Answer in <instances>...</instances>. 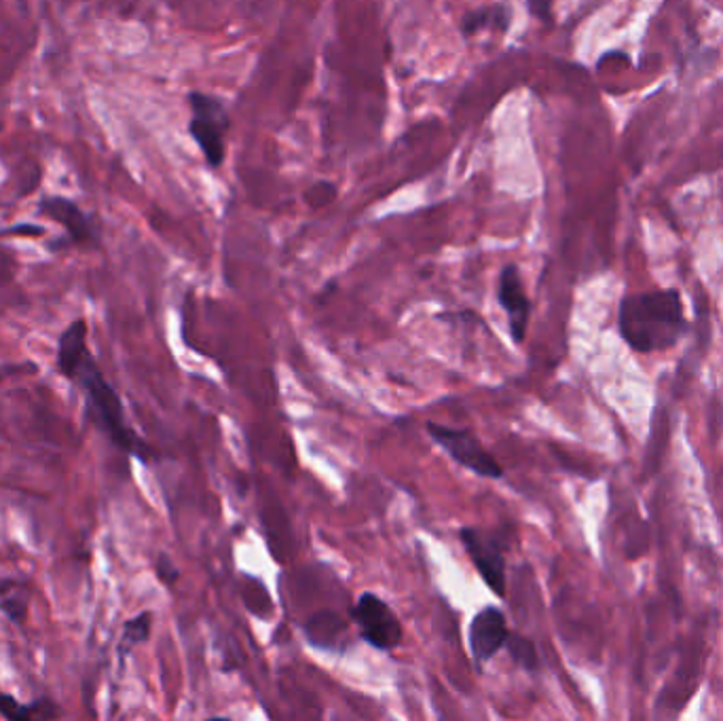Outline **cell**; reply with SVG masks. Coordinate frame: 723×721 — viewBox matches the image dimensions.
Listing matches in <instances>:
<instances>
[{"mask_svg": "<svg viewBox=\"0 0 723 721\" xmlns=\"http://www.w3.org/2000/svg\"><path fill=\"white\" fill-rule=\"evenodd\" d=\"M305 639L311 647L328 652V654H343L347 644V622L333 610L315 612L303 624Z\"/></svg>", "mask_w": 723, "mask_h": 721, "instance_id": "obj_10", "label": "cell"}, {"mask_svg": "<svg viewBox=\"0 0 723 721\" xmlns=\"http://www.w3.org/2000/svg\"><path fill=\"white\" fill-rule=\"evenodd\" d=\"M510 635L506 614L497 605H485L474 614L467 628V644L478 669L492 663Z\"/></svg>", "mask_w": 723, "mask_h": 721, "instance_id": "obj_8", "label": "cell"}, {"mask_svg": "<svg viewBox=\"0 0 723 721\" xmlns=\"http://www.w3.org/2000/svg\"><path fill=\"white\" fill-rule=\"evenodd\" d=\"M188 104H191L188 131L206 157L207 165L220 168L227 155L225 138L231 126L227 108L223 100H218L209 94H202V92H193L188 96Z\"/></svg>", "mask_w": 723, "mask_h": 721, "instance_id": "obj_4", "label": "cell"}, {"mask_svg": "<svg viewBox=\"0 0 723 721\" xmlns=\"http://www.w3.org/2000/svg\"><path fill=\"white\" fill-rule=\"evenodd\" d=\"M460 541L476 567L483 582L497 596H506V546L504 536L493 529L483 527H462Z\"/></svg>", "mask_w": 723, "mask_h": 721, "instance_id": "obj_7", "label": "cell"}, {"mask_svg": "<svg viewBox=\"0 0 723 721\" xmlns=\"http://www.w3.org/2000/svg\"><path fill=\"white\" fill-rule=\"evenodd\" d=\"M34 584L20 575H0V614L15 628H24L30 618Z\"/></svg>", "mask_w": 723, "mask_h": 721, "instance_id": "obj_11", "label": "cell"}, {"mask_svg": "<svg viewBox=\"0 0 723 721\" xmlns=\"http://www.w3.org/2000/svg\"><path fill=\"white\" fill-rule=\"evenodd\" d=\"M352 620L360 631L364 644L379 649V652H393L402 644L404 628L402 622L396 616V612L389 607L388 601L377 593H362L354 607H352Z\"/></svg>", "mask_w": 723, "mask_h": 721, "instance_id": "obj_6", "label": "cell"}, {"mask_svg": "<svg viewBox=\"0 0 723 721\" xmlns=\"http://www.w3.org/2000/svg\"><path fill=\"white\" fill-rule=\"evenodd\" d=\"M34 373H39V364L36 362H4V364H0V384L7 381V379H11V377L34 375Z\"/></svg>", "mask_w": 723, "mask_h": 721, "instance_id": "obj_17", "label": "cell"}, {"mask_svg": "<svg viewBox=\"0 0 723 721\" xmlns=\"http://www.w3.org/2000/svg\"><path fill=\"white\" fill-rule=\"evenodd\" d=\"M512 658V663L517 665L518 669L527 670V672H536L540 669V654H538V647L527 639L525 635L520 633H512L508 635L506 639V645H504Z\"/></svg>", "mask_w": 723, "mask_h": 721, "instance_id": "obj_15", "label": "cell"}, {"mask_svg": "<svg viewBox=\"0 0 723 721\" xmlns=\"http://www.w3.org/2000/svg\"><path fill=\"white\" fill-rule=\"evenodd\" d=\"M64 713L52 696H39L30 702L9 695L0 686V718L7 721H52L60 720Z\"/></svg>", "mask_w": 723, "mask_h": 721, "instance_id": "obj_12", "label": "cell"}, {"mask_svg": "<svg viewBox=\"0 0 723 721\" xmlns=\"http://www.w3.org/2000/svg\"><path fill=\"white\" fill-rule=\"evenodd\" d=\"M55 373L77 387L83 396V417L123 455L140 464L159 460L155 449L142 439L130 421L119 391L104 375L102 366L89 345L87 318H75L57 336Z\"/></svg>", "mask_w": 723, "mask_h": 721, "instance_id": "obj_1", "label": "cell"}, {"mask_svg": "<svg viewBox=\"0 0 723 721\" xmlns=\"http://www.w3.org/2000/svg\"><path fill=\"white\" fill-rule=\"evenodd\" d=\"M510 24V13L506 7L497 4V7H489V9H476L465 13L462 20V32L465 36H472L478 30H487V28H497V30H506Z\"/></svg>", "mask_w": 723, "mask_h": 721, "instance_id": "obj_14", "label": "cell"}, {"mask_svg": "<svg viewBox=\"0 0 723 721\" xmlns=\"http://www.w3.org/2000/svg\"><path fill=\"white\" fill-rule=\"evenodd\" d=\"M529 11L542 22H550V18H552L550 0H529Z\"/></svg>", "mask_w": 723, "mask_h": 721, "instance_id": "obj_19", "label": "cell"}, {"mask_svg": "<svg viewBox=\"0 0 723 721\" xmlns=\"http://www.w3.org/2000/svg\"><path fill=\"white\" fill-rule=\"evenodd\" d=\"M497 303L508 315V331L515 343H525L531 318V301L525 292L517 265H506L497 280Z\"/></svg>", "mask_w": 723, "mask_h": 721, "instance_id": "obj_9", "label": "cell"}, {"mask_svg": "<svg viewBox=\"0 0 723 721\" xmlns=\"http://www.w3.org/2000/svg\"><path fill=\"white\" fill-rule=\"evenodd\" d=\"M621 335L635 352H665L690 333L683 299L677 290H651L622 299Z\"/></svg>", "mask_w": 723, "mask_h": 721, "instance_id": "obj_2", "label": "cell"}, {"mask_svg": "<svg viewBox=\"0 0 723 721\" xmlns=\"http://www.w3.org/2000/svg\"><path fill=\"white\" fill-rule=\"evenodd\" d=\"M39 216L50 218L64 229V237L60 241H52L50 250H68V248H80V250H98L102 244V229L96 216L85 212L77 202L60 195L43 197L36 207Z\"/></svg>", "mask_w": 723, "mask_h": 721, "instance_id": "obj_3", "label": "cell"}, {"mask_svg": "<svg viewBox=\"0 0 723 721\" xmlns=\"http://www.w3.org/2000/svg\"><path fill=\"white\" fill-rule=\"evenodd\" d=\"M425 432L455 464L474 472L476 476L489 481H499L504 476L501 464L472 430L430 421L425 423Z\"/></svg>", "mask_w": 723, "mask_h": 721, "instance_id": "obj_5", "label": "cell"}, {"mask_svg": "<svg viewBox=\"0 0 723 721\" xmlns=\"http://www.w3.org/2000/svg\"><path fill=\"white\" fill-rule=\"evenodd\" d=\"M153 622H155V614L151 610H144L140 614H136L133 618L126 620V624L121 626V635L117 642V660L119 667L123 669L128 658L133 654L136 647L147 644L151 639L153 633Z\"/></svg>", "mask_w": 723, "mask_h": 721, "instance_id": "obj_13", "label": "cell"}, {"mask_svg": "<svg viewBox=\"0 0 723 721\" xmlns=\"http://www.w3.org/2000/svg\"><path fill=\"white\" fill-rule=\"evenodd\" d=\"M155 575L165 589H174L176 582L181 580V569L172 561L170 555L159 552L155 559Z\"/></svg>", "mask_w": 723, "mask_h": 721, "instance_id": "obj_16", "label": "cell"}, {"mask_svg": "<svg viewBox=\"0 0 723 721\" xmlns=\"http://www.w3.org/2000/svg\"><path fill=\"white\" fill-rule=\"evenodd\" d=\"M0 235H28V237H41V235H45V229L39 227V225H32V223H24V225H18V227L2 229Z\"/></svg>", "mask_w": 723, "mask_h": 721, "instance_id": "obj_18", "label": "cell"}]
</instances>
